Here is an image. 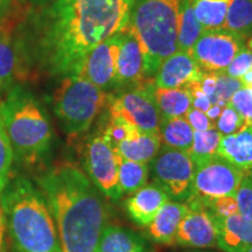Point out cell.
<instances>
[{"label":"cell","instance_id":"obj_1","mask_svg":"<svg viewBox=\"0 0 252 252\" xmlns=\"http://www.w3.org/2000/svg\"><path fill=\"white\" fill-rule=\"evenodd\" d=\"M134 0H58L28 19L24 60L50 75H77L88 53L128 26Z\"/></svg>","mask_w":252,"mask_h":252},{"label":"cell","instance_id":"obj_2","mask_svg":"<svg viewBox=\"0 0 252 252\" xmlns=\"http://www.w3.org/2000/svg\"><path fill=\"white\" fill-rule=\"evenodd\" d=\"M35 180L54 219L61 252H97L108 208L86 173L62 161Z\"/></svg>","mask_w":252,"mask_h":252},{"label":"cell","instance_id":"obj_3","mask_svg":"<svg viewBox=\"0 0 252 252\" xmlns=\"http://www.w3.org/2000/svg\"><path fill=\"white\" fill-rule=\"evenodd\" d=\"M8 237L17 252H61L46 198L24 176L8 181L0 194Z\"/></svg>","mask_w":252,"mask_h":252},{"label":"cell","instance_id":"obj_4","mask_svg":"<svg viewBox=\"0 0 252 252\" xmlns=\"http://www.w3.org/2000/svg\"><path fill=\"white\" fill-rule=\"evenodd\" d=\"M0 117L15 160L35 163L47 156L53 140L52 126L33 94L21 86L12 87L0 102Z\"/></svg>","mask_w":252,"mask_h":252},{"label":"cell","instance_id":"obj_5","mask_svg":"<svg viewBox=\"0 0 252 252\" xmlns=\"http://www.w3.org/2000/svg\"><path fill=\"white\" fill-rule=\"evenodd\" d=\"M181 0H134L128 28L139 41L147 78L156 76L163 60L179 50Z\"/></svg>","mask_w":252,"mask_h":252},{"label":"cell","instance_id":"obj_6","mask_svg":"<svg viewBox=\"0 0 252 252\" xmlns=\"http://www.w3.org/2000/svg\"><path fill=\"white\" fill-rule=\"evenodd\" d=\"M109 96L76 75L63 78L53 96V109L64 133L71 138L86 133L106 106Z\"/></svg>","mask_w":252,"mask_h":252},{"label":"cell","instance_id":"obj_7","mask_svg":"<svg viewBox=\"0 0 252 252\" xmlns=\"http://www.w3.org/2000/svg\"><path fill=\"white\" fill-rule=\"evenodd\" d=\"M245 173L219 154L194 165V178L188 208H204L214 200L223 196H235Z\"/></svg>","mask_w":252,"mask_h":252},{"label":"cell","instance_id":"obj_8","mask_svg":"<svg viewBox=\"0 0 252 252\" xmlns=\"http://www.w3.org/2000/svg\"><path fill=\"white\" fill-rule=\"evenodd\" d=\"M119 156L104 139L100 132L87 138L81 149V161L94 187L112 201L123 196L118 179Z\"/></svg>","mask_w":252,"mask_h":252},{"label":"cell","instance_id":"obj_9","mask_svg":"<svg viewBox=\"0 0 252 252\" xmlns=\"http://www.w3.org/2000/svg\"><path fill=\"white\" fill-rule=\"evenodd\" d=\"M154 90V80L147 78L130 90L116 96L110 94L106 104L109 113L121 116L139 131L160 134L161 113L158 109Z\"/></svg>","mask_w":252,"mask_h":252},{"label":"cell","instance_id":"obj_10","mask_svg":"<svg viewBox=\"0 0 252 252\" xmlns=\"http://www.w3.org/2000/svg\"><path fill=\"white\" fill-rule=\"evenodd\" d=\"M154 184L160 186L169 197L187 202L194 178V163L188 152L162 145L151 160Z\"/></svg>","mask_w":252,"mask_h":252},{"label":"cell","instance_id":"obj_11","mask_svg":"<svg viewBox=\"0 0 252 252\" xmlns=\"http://www.w3.org/2000/svg\"><path fill=\"white\" fill-rule=\"evenodd\" d=\"M245 41L226 30L204 31L191 49V56L203 71H224Z\"/></svg>","mask_w":252,"mask_h":252},{"label":"cell","instance_id":"obj_12","mask_svg":"<svg viewBox=\"0 0 252 252\" xmlns=\"http://www.w3.org/2000/svg\"><path fill=\"white\" fill-rule=\"evenodd\" d=\"M121 34L103 41L88 53L76 76L89 81L104 91L116 89Z\"/></svg>","mask_w":252,"mask_h":252},{"label":"cell","instance_id":"obj_13","mask_svg":"<svg viewBox=\"0 0 252 252\" xmlns=\"http://www.w3.org/2000/svg\"><path fill=\"white\" fill-rule=\"evenodd\" d=\"M175 243L184 248H216V228L204 208H189L175 235Z\"/></svg>","mask_w":252,"mask_h":252},{"label":"cell","instance_id":"obj_14","mask_svg":"<svg viewBox=\"0 0 252 252\" xmlns=\"http://www.w3.org/2000/svg\"><path fill=\"white\" fill-rule=\"evenodd\" d=\"M146 80L143 50L139 41L127 26L121 34L116 89L139 86Z\"/></svg>","mask_w":252,"mask_h":252},{"label":"cell","instance_id":"obj_15","mask_svg":"<svg viewBox=\"0 0 252 252\" xmlns=\"http://www.w3.org/2000/svg\"><path fill=\"white\" fill-rule=\"evenodd\" d=\"M203 70L198 67L191 54L186 52H178L163 60L157 70L154 84L162 89L184 88L188 83L200 81Z\"/></svg>","mask_w":252,"mask_h":252},{"label":"cell","instance_id":"obj_16","mask_svg":"<svg viewBox=\"0 0 252 252\" xmlns=\"http://www.w3.org/2000/svg\"><path fill=\"white\" fill-rule=\"evenodd\" d=\"M212 216L216 228L217 247L225 252H245L252 245V220L239 214L225 217Z\"/></svg>","mask_w":252,"mask_h":252},{"label":"cell","instance_id":"obj_17","mask_svg":"<svg viewBox=\"0 0 252 252\" xmlns=\"http://www.w3.org/2000/svg\"><path fill=\"white\" fill-rule=\"evenodd\" d=\"M169 196L157 184H149L132 194L125 203L130 219L139 226H149Z\"/></svg>","mask_w":252,"mask_h":252},{"label":"cell","instance_id":"obj_18","mask_svg":"<svg viewBox=\"0 0 252 252\" xmlns=\"http://www.w3.org/2000/svg\"><path fill=\"white\" fill-rule=\"evenodd\" d=\"M24 56L19 42L11 36L5 27L4 21H0V94L13 87L15 78L24 75Z\"/></svg>","mask_w":252,"mask_h":252},{"label":"cell","instance_id":"obj_19","mask_svg":"<svg viewBox=\"0 0 252 252\" xmlns=\"http://www.w3.org/2000/svg\"><path fill=\"white\" fill-rule=\"evenodd\" d=\"M188 210V206L184 202L167 201L147 226V234L157 243L167 245L175 243L176 231Z\"/></svg>","mask_w":252,"mask_h":252},{"label":"cell","instance_id":"obj_20","mask_svg":"<svg viewBox=\"0 0 252 252\" xmlns=\"http://www.w3.org/2000/svg\"><path fill=\"white\" fill-rule=\"evenodd\" d=\"M217 154L245 173L252 171V124H245L236 133L223 135Z\"/></svg>","mask_w":252,"mask_h":252},{"label":"cell","instance_id":"obj_21","mask_svg":"<svg viewBox=\"0 0 252 252\" xmlns=\"http://www.w3.org/2000/svg\"><path fill=\"white\" fill-rule=\"evenodd\" d=\"M160 134L147 133L133 128L130 134L118 145L116 152L128 161L149 163L160 149Z\"/></svg>","mask_w":252,"mask_h":252},{"label":"cell","instance_id":"obj_22","mask_svg":"<svg viewBox=\"0 0 252 252\" xmlns=\"http://www.w3.org/2000/svg\"><path fill=\"white\" fill-rule=\"evenodd\" d=\"M97 252H153L147 241L137 232L122 226H105Z\"/></svg>","mask_w":252,"mask_h":252},{"label":"cell","instance_id":"obj_23","mask_svg":"<svg viewBox=\"0 0 252 252\" xmlns=\"http://www.w3.org/2000/svg\"><path fill=\"white\" fill-rule=\"evenodd\" d=\"M154 97L158 109L161 113V118L182 117L189 109L193 108L191 94L186 87L175 89H162L156 87Z\"/></svg>","mask_w":252,"mask_h":252},{"label":"cell","instance_id":"obj_24","mask_svg":"<svg viewBox=\"0 0 252 252\" xmlns=\"http://www.w3.org/2000/svg\"><path fill=\"white\" fill-rule=\"evenodd\" d=\"M160 138L166 146L189 152L191 145H193L194 130L184 116L182 117L161 118Z\"/></svg>","mask_w":252,"mask_h":252},{"label":"cell","instance_id":"obj_25","mask_svg":"<svg viewBox=\"0 0 252 252\" xmlns=\"http://www.w3.org/2000/svg\"><path fill=\"white\" fill-rule=\"evenodd\" d=\"M203 32L204 30L198 23L196 14H195L193 0H181L178 34L179 50L190 54L195 42Z\"/></svg>","mask_w":252,"mask_h":252},{"label":"cell","instance_id":"obj_26","mask_svg":"<svg viewBox=\"0 0 252 252\" xmlns=\"http://www.w3.org/2000/svg\"><path fill=\"white\" fill-rule=\"evenodd\" d=\"M223 30L244 41L252 37V0H229Z\"/></svg>","mask_w":252,"mask_h":252},{"label":"cell","instance_id":"obj_27","mask_svg":"<svg viewBox=\"0 0 252 252\" xmlns=\"http://www.w3.org/2000/svg\"><path fill=\"white\" fill-rule=\"evenodd\" d=\"M229 0H193L195 14L204 31L223 30Z\"/></svg>","mask_w":252,"mask_h":252},{"label":"cell","instance_id":"obj_28","mask_svg":"<svg viewBox=\"0 0 252 252\" xmlns=\"http://www.w3.org/2000/svg\"><path fill=\"white\" fill-rule=\"evenodd\" d=\"M150 166L123 159L118 160V179L123 194H133L147 184Z\"/></svg>","mask_w":252,"mask_h":252},{"label":"cell","instance_id":"obj_29","mask_svg":"<svg viewBox=\"0 0 252 252\" xmlns=\"http://www.w3.org/2000/svg\"><path fill=\"white\" fill-rule=\"evenodd\" d=\"M222 137L223 135L216 128L207 131H194L193 145L188 152L194 165L203 161L208 158L216 156Z\"/></svg>","mask_w":252,"mask_h":252},{"label":"cell","instance_id":"obj_30","mask_svg":"<svg viewBox=\"0 0 252 252\" xmlns=\"http://www.w3.org/2000/svg\"><path fill=\"white\" fill-rule=\"evenodd\" d=\"M14 161V153L11 141L0 117V194L2 193L9 181L12 163Z\"/></svg>","mask_w":252,"mask_h":252},{"label":"cell","instance_id":"obj_31","mask_svg":"<svg viewBox=\"0 0 252 252\" xmlns=\"http://www.w3.org/2000/svg\"><path fill=\"white\" fill-rule=\"evenodd\" d=\"M243 88V84L238 78L230 77L224 71L216 72V90H215V104L224 108L229 104L230 99L237 91Z\"/></svg>","mask_w":252,"mask_h":252},{"label":"cell","instance_id":"obj_32","mask_svg":"<svg viewBox=\"0 0 252 252\" xmlns=\"http://www.w3.org/2000/svg\"><path fill=\"white\" fill-rule=\"evenodd\" d=\"M245 125L241 115L232 108L231 105L226 104L220 112V117L215 122V128L222 135H229L241 130Z\"/></svg>","mask_w":252,"mask_h":252},{"label":"cell","instance_id":"obj_33","mask_svg":"<svg viewBox=\"0 0 252 252\" xmlns=\"http://www.w3.org/2000/svg\"><path fill=\"white\" fill-rule=\"evenodd\" d=\"M238 214L245 220H252V179L247 174L242 179L235 194Z\"/></svg>","mask_w":252,"mask_h":252},{"label":"cell","instance_id":"obj_34","mask_svg":"<svg viewBox=\"0 0 252 252\" xmlns=\"http://www.w3.org/2000/svg\"><path fill=\"white\" fill-rule=\"evenodd\" d=\"M229 103L241 115L245 124H252V88H241Z\"/></svg>","mask_w":252,"mask_h":252},{"label":"cell","instance_id":"obj_35","mask_svg":"<svg viewBox=\"0 0 252 252\" xmlns=\"http://www.w3.org/2000/svg\"><path fill=\"white\" fill-rule=\"evenodd\" d=\"M250 68H252V50L244 47L237 53V55L226 67L224 72L230 77L239 78L243 76Z\"/></svg>","mask_w":252,"mask_h":252},{"label":"cell","instance_id":"obj_36","mask_svg":"<svg viewBox=\"0 0 252 252\" xmlns=\"http://www.w3.org/2000/svg\"><path fill=\"white\" fill-rule=\"evenodd\" d=\"M209 214L216 217H225L238 214V206L235 196H223L214 200L207 208Z\"/></svg>","mask_w":252,"mask_h":252},{"label":"cell","instance_id":"obj_37","mask_svg":"<svg viewBox=\"0 0 252 252\" xmlns=\"http://www.w3.org/2000/svg\"><path fill=\"white\" fill-rule=\"evenodd\" d=\"M184 117L187 119L189 125L193 127L194 131H207L215 128V123L208 117L206 113L197 109L190 108L186 112Z\"/></svg>","mask_w":252,"mask_h":252},{"label":"cell","instance_id":"obj_38","mask_svg":"<svg viewBox=\"0 0 252 252\" xmlns=\"http://www.w3.org/2000/svg\"><path fill=\"white\" fill-rule=\"evenodd\" d=\"M186 88H187L188 91L191 94V99H193V108L206 113L208 110L210 109V106H212V103H210L209 98H208L206 94H204L202 89H201V86L200 83H198V81L190 82V83H188L187 86H186Z\"/></svg>","mask_w":252,"mask_h":252},{"label":"cell","instance_id":"obj_39","mask_svg":"<svg viewBox=\"0 0 252 252\" xmlns=\"http://www.w3.org/2000/svg\"><path fill=\"white\" fill-rule=\"evenodd\" d=\"M7 225H6V219H5V213L2 209L1 201H0V252H7L8 251V245H7Z\"/></svg>","mask_w":252,"mask_h":252},{"label":"cell","instance_id":"obj_40","mask_svg":"<svg viewBox=\"0 0 252 252\" xmlns=\"http://www.w3.org/2000/svg\"><path fill=\"white\" fill-rule=\"evenodd\" d=\"M18 4V0H0V21H4Z\"/></svg>","mask_w":252,"mask_h":252},{"label":"cell","instance_id":"obj_41","mask_svg":"<svg viewBox=\"0 0 252 252\" xmlns=\"http://www.w3.org/2000/svg\"><path fill=\"white\" fill-rule=\"evenodd\" d=\"M222 110H223L222 106H220V105H212V106H210V109L206 112V115L210 119H212L214 123H215L217 121V118L220 117V112H222Z\"/></svg>","mask_w":252,"mask_h":252},{"label":"cell","instance_id":"obj_42","mask_svg":"<svg viewBox=\"0 0 252 252\" xmlns=\"http://www.w3.org/2000/svg\"><path fill=\"white\" fill-rule=\"evenodd\" d=\"M241 81V83L243 84V87L252 88V68L249 69V70L245 72L242 77L238 78Z\"/></svg>","mask_w":252,"mask_h":252},{"label":"cell","instance_id":"obj_43","mask_svg":"<svg viewBox=\"0 0 252 252\" xmlns=\"http://www.w3.org/2000/svg\"><path fill=\"white\" fill-rule=\"evenodd\" d=\"M28 1H30L34 7L42 8V7H46V6L52 5L53 2L58 1V0H28Z\"/></svg>","mask_w":252,"mask_h":252},{"label":"cell","instance_id":"obj_44","mask_svg":"<svg viewBox=\"0 0 252 252\" xmlns=\"http://www.w3.org/2000/svg\"><path fill=\"white\" fill-rule=\"evenodd\" d=\"M245 47H247L248 49L252 50V37H249V39L245 41Z\"/></svg>","mask_w":252,"mask_h":252},{"label":"cell","instance_id":"obj_45","mask_svg":"<svg viewBox=\"0 0 252 252\" xmlns=\"http://www.w3.org/2000/svg\"><path fill=\"white\" fill-rule=\"evenodd\" d=\"M245 252H252V245H251V247H249V248H248V250L245 251Z\"/></svg>","mask_w":252,"mask_h":252},{"label":"cell","instance_id":"obj_46","mask_svg":"<svg viewBox=\"0 0 252 252\" xmlns=\"http://www.w3.org/2000/svg\"><path fill=\"white\" fill-rule=\"evenodd\" d=\"M249 175H250V176H251V179H252V171H251L250 173H249Z\"/></svg>","mask_w":252,"mask_h":252}]
</instances>
